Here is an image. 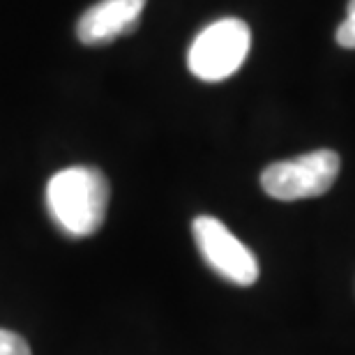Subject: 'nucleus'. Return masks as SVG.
<instances>
[{"label":"nucleus","mask_w":355,"mask_h":355,"mask_svg":"<svg viewBox=\"0 0 355 355\" xmlns=\"http://www.w3.org/2000/svg\"><path fill=\"white\" fill-rule=\"evenodd\" d=\"M191 233L203 261L226 282L252 286L259 279V261L254 252L245 243H240L217 217H196L191 222Z\"/></svg>","instance_id":"nucleus-4"},{"label":"nucleus","mask_w":355,"mask_h":355,"mask_svg":"<svg viewBox=\"0 0 355 355\" xmlns=\"http://www.w3.org/2000/svg\"><path fill=\"white\" fill-rule=\"evenodd\" d=\"M0 355H31V346L17 332L0 328Z\"/></svg>","instance_id":"nucleus-6"},{"label":"nucleus","mask_w":355,"mask_h":355,"mask_svg":"<svg viewBox=\"0 0 355 355\" xmlns=\"http://www.w3.org/2000/svg\"><path fill=\"white\" fill-rule=\"evenodd\" d=\"M337 44L344 49H355V0H349L346 19L337 28Z\"/></svg>","instance_id":"nucleus-7"},{"label":"nucleus","mask_w":355,"mask_h":355,"mask_svg":"<svg viewBox=\"0 0 355 355\" xmlns=\"http://www.w3.org/2000/svg\"><path fill=\"white\" fill-rule=\"evenodd\" d=\"M252 46V31L243 19H219L203 28L187 53L189 72L201 81L217 83L243 67Z\"/></svg>","instance_id":"nucleus-2"},{"label":"nucleus","mask_w":355,"mask_h":355,"mask_svg":"<svg viewBox=\"0 0 355 355\" xmlns=\"http://www.w3.org/2000/svg\"><path fill=\"white\" fill-rule=\"evenodd\" d=\"M111 187L95 166H69L46 184L49 215L69 238H88L102 229Z\"/></svg>","instance_id":"nucleus-1"},{"label":"nucleus","mask_w":355,"mask_h":355,"mask_svg":"<svg viewBox=\"0 0 355 355\" xmlns=\"http://www.w3.org/2000/svg\"><path fill=\"white\" fill-rule=\"evenodd\" d=\"M339 155L335 150H311L293 159L270 164L261 173V187L277 201H300L325 194L339 175Z\"/></svg>","instance_id":"nucleus-3"},{"label":"nucleus","mask_w":355,"mask_h":355,"mask_svg":"<svg viewBox=\"0 0 355 355\" xmlns=\"http://www.w3.org/2000/svg\"><path fill=\"white\" fill-rule=\"evenodd\" d=\"M146 0H99L81 14L76 37L86 46L109 44L118 35L132 33L139 26Z\"/></svg>","instance_id":"nucleus-5"}]
</instances>
